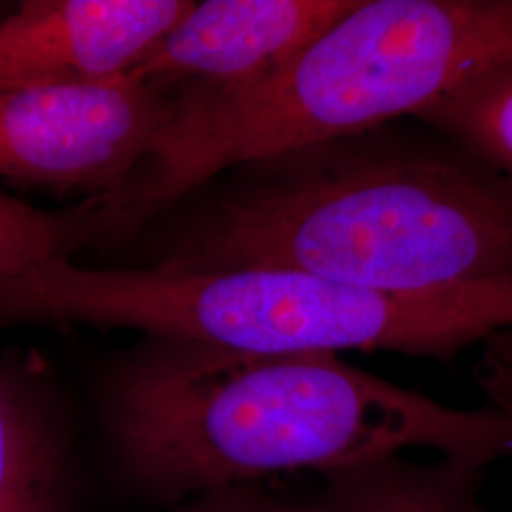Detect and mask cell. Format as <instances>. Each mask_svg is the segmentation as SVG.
<instances>
[{"label":"cell","instance_id":"6","mask_svg":"<svg viewBox=\"0 0 512 512\" xmlns=\"http://www.w3.org/2000/svg\"><path fill=\"white\" fill-rule=\"evenodd\" d=\"M186 0H35L0 23V86L128 74L183 18Z\"/></svg>","mask_w":512,"mask_h":512},{"label":"cell","instance_id":"12","mask_svg":"<svg viewBox=\"0 0 512 512\" xmlns=\"http://www.w3.org/2000/svg\"><path fill=\"white\" fill-rule=\"evenodd\" d=\"M484 391L509 421L512 431V370H501L486 380Z\"/></svg>","mask_w":512,"mask_h":512},{"label":"cell","instance_id":"1","mask_svg":"<svg viewBox=\"0 0 512 512\" xmlns=\"http://www.w3.org/2000/svg\"><path fill=\"white\" fill-rule=\"evenodd\" d=\"M114 465L160 499L342 473L427 450L476 469L512 458L490 403L456 408L336 353H247L148 338L107 387Z\"/></svg>","mask_w":512,"mask_h":512},{"label":"cell","instance_id":"9","mask_svg":"<svg viewBox=\"0 0 512 512\" xmlns=\"http://www.w3.org/2000/svg\"><path fill=\"white\" fill-rule=\"evenodd\" d=\"M412 120L454 139L512 179V61L465 80Z\"/></svg>","mask_w":512,"mask_h":512},{"label":"cell","instance_id":"11","mask_svg":"<svg viewBox=\"0 0 512 512\" xmlns=\"http://www.w3.org/2000/svg\"><path fill=\"white\" fill-rule=\"evenodd\" d=\"M173 512H330L323 494H281L266 486V482L228 486L188 497V501Z\"/></svg>","mask_w":512,"mask_h":512},{"label":"cell","instance_id":"2","mask_svg":"<svg viewBox=\"0 0 512 512\" xmlns=\"http://www.w3.org/2000/svg\"><path fill=\"white\" fill-rule=\"evenodd\" d=\"M167 266L277 268L380 291L512 275V179L418 120L256 162Z\"/></svg>","mask_w":512,"mask_h":512},{"label":"cell","instance_id":"10","mask_svg":"<svg viewBox=\"0 0 512 512\" xmlns=\"http://www.w3.org/2000/svg\"><path fill=\"white\" fill-rule=\"evenodd\" d=\"M103 196L69 211H44L0 192V277L23 274L107 228Z\"/></svg>","mask_w":512,"mask_h":512},{"label":"cell","instance_id":"7","mask_svg":"<svg viewBox=\"0 0 512 512\" xmlns=\"http://www.w3.org/2000/svg\"><path fill=\"white\" fill-rule=\"evenodd\" d=\"M69 458L52 420L0 366V512H65Z\"/></svg>","mask_w":512,"mask_h":512},{"label":"cell","instance_id":"5","mask_svg":"<svg viewBox=\"0 0 512 512\" xmlns=\"http://www.w3.org/2000/svg\"><path fill=\"white\" fill-rule=\"evenodd\" d=\"M355 0L192 2L131 71L181 105L247 92L342 18Z\"/></svg>","mask_w":512,"mask_h":512},{"label":"cell","instance_id":"4","mask_svg":"<svg viewBox=\"0 0 512 512\" xmlns=\"http://www.w3.org/2000/svg\"><path fill=\"white\" fill-rule=\"evenodd\" d=\"M179 116L173 95L129 74L0 86V179L128 202L162 162Z\"/></svg>","mask_w":512,"mask_h":512},{"label":"cell","instance_id":"3","mask_svg":"<svg viewBox=\"0 0 512 512\" xmlns=\"http://www.w3.org/2000/svg\"><path fill=\"white\" fill-rule=\"evenodd\" d=\"M512 61V0H355L247 92L183 105L148 209L228 165L256 164L414 118Z\"/></svg>","mask_w":512,"mask_h":512},{"label":"cell","instance_id":"13","mask_svg":"<svg viewBox=\"0 0 512 512\" xmlns=\"http://www.w3.org/2000/svg\"><path fill=\"white\" fill-rule=\"evenodd\" d=\"M486 355L512 368V329L501 330L486 342Z\"/></svg>","mask_w":512,"mask_h":512},{"label":"cell","instance_id":"8","mask_svg":"<svg viewBox=\"0 0 512 512\" xmlns=\"http://www.w3.org/2000/svg\"><path fill=\"white\" fill-rule=\"evenodd\" d=\"M482 469L439 459H384L323 476L330 512H484Z\"/></svg>","mask_w":512,"mask_h":512}]
</instances>
